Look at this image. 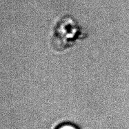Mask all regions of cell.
Segmentation results:
<instances>
[{
	"label": "cell",
	"mask_w": 129,
	"mask_h": 129,
	"mask_svg": "<svg viewBox=\"0 0 129 129\" xmlns=\"http://www.w3.org/2000/svg\"><path fill=\"white\" fill-rule=\"evenodd\" d=\"M88 37V31L73 16L63 15L56 19L53 23L49 35V45L54 52L61 53Z\"/></svg>",
	"instance_id": "1"
},
{
	"label": "cell",
	"mask_w": 129,
	"mask_h": 129,
	"mask_svg": "<svg viewBox=\"0 0 129 129\" xmlns=\"http://www.w3.org/2000/svg\"><path fill=\"white\" fill-rule=\"evenodd\" d=\"M55 129H79V128L77 125L71 122H64L58 125Z\"/></svg>",
	"instance_id": "2"
}]
</instances>
